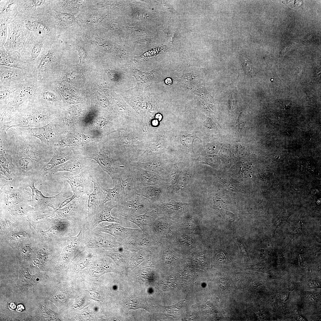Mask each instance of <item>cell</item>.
<instances>
[{
  "mask_svg": "<svg viewBox=\"0 0 321 321\" xmlns=\"http://www.w3.org/2000/svg\"><path fill=\"white\" fill-rule=\"evenodd\" d=\"M42 47V43H37L33 48L31 53V57L32 59H34L39 56Z\"/></svg>",
  "mask_w": 321,
  "mask_h": 321,
  "instance_id": "32",
  "label": "cell"
},
{
  "mask_svg": "<svg viewBox=\"0 0 321 321\" xmlns=\"http://www.w3.org/2000/svg\"><path fill=\"white\" fill-rule=\"evenodd\" d=\"M3 66L0 67V87L21 86L31 77L26 71Z\"/></svg>",
  "mask_w": 321,
  "mask_h": 321,
  "instance_id": "10",
  "label": "cell"
},
{
  "mask_svg": "<svg viewBox=\"0 0 321 321\" xmlns=\"http://www.w3.org/2000/svg\"><path fill=\"white\" fill-rule=\"evenodd\" d=\"M218 259L219 262H221V263H224L226 262V259L224 255H223L221 254L219 255L218 257Z\"/></svg>",
  "mask_w": 321,
  "mask_h": 321,
  "instance_id": "42",
  "label": "cell"
},
{
  "mask_svg": "<svg viewBox=\"0 0 321 321\" xmlns=\"http://www.w3.org/2000/svg\"><path fill=\"white\" fill-rule=\"evenodd\" d=\"M237 240L242 252L244 255L248 257V254L242 242L239 237L237 238Z\"/></svg>",
  "mask_w": 321,
  "mask_h": 321,
  "instance_id": "37",
  "label": "cell"
},
{
  "mask_svg": "<svg viewBox=\"0 0 321 321\" xmlns=\"http://www.w3.org/2000/svg\"><path fill=\"white\" fill-rule=\"evenodd\" d=\"M31 194L27 187L20 186L14 189L13 186L6 182L0 188L1 204L5 207H12L30 200Z\"/></svg>",
  "mask_w": 321,
  "mask_h": 321,
  "instance_id": "8",
  "label": "cell"
},
{
  "mask_svg": "<svg viewBox=\"0 0 321 321\" xmlns=\"http://www.w3.org/2000/svg\"><path fill=\"white\" fill-rule=\"evenodd\" d=\"M29 200L11 207L9 209L10 214L14 217H20L33 211L34 208L30 204Z\"/></svg>",
  "mask_w": 321,
  "mask_h": 321,
  "instance_id": "23",
  "label": "cell"
},
{
  "mask_svg": "<svg viewBox=\"0 0 321 321\" xmlns=\"http://www.w3.org/2000/svg\"><path fill=\"white\" fill-rule=\"evenodd\" d=\"M21 86L0 87V101L3 100L8 98Z\"/></svg>",
  "mask_w": 321,
  "mask_h": 321,
  "instance_id": "27",
  "label": "cell"
},
{
  "mask_svg": "<svg viewBox=\"0 0 321 321\" xmlns=\"http://www.w3.org/2000/svg\"><path fill=\"white\" fill-rule=\"evenodd\" d=\"M0 177L10 183L14 180L15 166L12 158L8 151L4 147L0 146Z\"/></svg>",
  "mask_w": 321,
  "mask_h": 321,
  "instance_id": "15",
  "label": "cell"
},
{
  "mask_svg": "<svg viewBox=\"0 0 321 321\" xmlns=\"http://www.w3.org/2000/svg\"><path fill=\"white\" fill-rule=\"evenodd\" d=\"M154 204L161 210L166 216H169L174 213L181 211L189 205L188 203L174 201L166 202H160Z\"/></svg>",
  "mask_w": 321,
  "mask_h": 321,
  "instance_id": "22",
  "label": "cell"
},
{
  "mask_svg": "<svg viewBox=\"0 0 321 321\" xmlns=\"http://www.w3.org/2000/svg\"><path fill=\"white\" fill-rule=\"evenodd\" d=\"M74 158L72 153L67 148L54 147L53 156L49 161L43 167V170L46 174L54 167Z\"/></svg>",
  "mask_w": 321,
  "mask_h": 321,
  "instance_id": "18",
  "label": "cell"
},
{
  "mask_svg": "<svg viewBox=\"0 0 321 321\" xmlns=\"http://www.w3.org/2000/svg\"><path fill=\"white\" fill-rule=\"evenodd\" d=\"M0 136V146L8 151L15 166L14 179L9 183L27 188L42 180L46 174L43 168L53 152L44 149L38 138L20 127H11Z\"/></svg>",
  "mask_w": 321,
  "mask_h": 321,
  "instance_id": "1",
  "label": "cell"
},
{
  "mask_svg": "<svg viewBox=\"0 0 321 321\" xmlns=\"http://www.w3.org/2000/svg\"><path fill=\"white\" fill-rule=\"evenodd\" d=\"M119 243L124 249L136 252L156 244L155 240L152 235L142 231L129 236Z\"/></svg>",
  "mask_w": 321,
  "mask_h": 321,
  "instance_id": "13",
  "label": "cell"
},
{
  "mask_svg": "<svg viewBox=\"0 0 321 321\" xmlns=\"http://www.w3.org/2000/svg\"><path fill=\"white\" fill-rule=\"evenodd\" d=\"M89 247L112 248L122 247L114 237L108 236L97 235L89 241Z\"/></svg>",
  "mask_w": 321,
  "mask_h": 321,
  "instance_id": "21",
  "label": "cell"
},
{
  "mask_svg": "<svg viewBox=\"0 0 321 321\" xmlns=\"http://www.w3.org/2000/svg\"><path fill=\"white\" fill-rule=\"evenodd\" d=\"M6 24L3 23L0 26V45H3L5 42L7 35Z\"/></svg>",
  "mask_w": 321,
  "mask_h": 321,
  "instance_id": "31",
  "label": "cell"
},
{
  "mask_svg": "<svg viewBox=\"0 0 321 321\" xmlns=\"http://www.w3.org/2000/svg\"><path fill=\"white\" fill-rule=\"evenodd\" d=\"M134 192L154 204L160 198L162 194V190L160 186L153 185L139 186L135 188Z\"/></svg>",
  "mask_w": 321,
  "mask_h": 321,
  "instance_id": "20",
  "label": "cell"
},
{
  "mask_svg": "<svg viewBox=\"0 0 321 321\" xmlns=\"http://www.w3.org/2000/svg\"><path fill=\"white\" fill-rule=\"evenodd\" d=\"M219 284L221 288L224 290L228 289L230 286V283L229 280L224 278H222L220 279Z\"/></svg>",
  "mask_w": 321,
  "mask_h": 321,
  "instance_id": "34",
  "label": "cell"
},
{
  "mask_svg": "<svg viewBox=\"0 0 321 321\" xmlns=\"http://www.w3.org/2000/svg\"><path fill=\"white\" fill-rule=\"evenodd\" d=\"M76 198H77L75 194H73L71 196L67 198L63 201L59 206L58 209L61 208L65 205L70 203Z\"/></svg>",
  "mask_w": 321,
  "mask_h": 321,
  "instance_id": "36",
  "label": "cell"
},
{
  "mask_svg": "<svg viewBox=\"0 0 321 321\" xmlns=\"http://www.w3.org/2000/svg\"><path fill=\"white\" fill-rule=\"evenodd\" d=\"M163 213L158 207L141 215H128L121 212L119 213V215L120 218L133 223L140 228L143 233L151 235V228L153 223Z\"/></svg>",
  "mask_w": 321,
  "mask_h": 321,
  "instance_id": "11",
  "label": "cell"
},
{
  "mask_svg": "<svg viewBox=\"0 0 321 321\" xmlns=\"http://www.w3.org/2000/svg\"><path fill=\"white\" fill-rule=\"evenodd\" d=\"M27 29L29 30L39 32L47 33L49 32V29L45 25L37 21H27L25 24Z\"/></svg>",
  "mask_w": 321,
  "mask_h": 321,
  "instance_id": "25",
  "label": "cell"
},
{
  "mask_svg": "<svg viewBox=\"0 0 321 321\" xmlns=\"http://www.w3.org/2000/svg\"><path fill=\"white\" fill-rule=\"evenodd\" d=\"M64 3V7H70L75 5L78 3L77 1H65Z\"/></svg>",
  "mask_w": 321,
  "mask_h": 321,
  "instance_id": "38",
  "label": "cell"
},
{
  "mask_svg": "<svg viewBox=\"0 0 321 321\" xmlns=\"http://www.w3.org/2000/svg\"><path fill=\"white\" fill-rule=\"evenodd\" d=\"M9 306L10 308L12 309H14L16 308V305L13 302H11L9 304Z\"/></svg>",
  "mask_w": 321,
  "mask_h": 321,
  "instance_id": "44",
  "label": "cell"
},
{
  "mask_svg": "<svg viewBox=\"0 0 321 321\" xmlns=\"http://www.w3.org/2000/svg\"><path fill=\"white\" fill-rule=\"evenodd\" d=\"M97 140L96 138L77 133L67 137L60 136L55 142L54 147L88 145L92 144Z\"/></svg>",
  "mask_w": 321,
  "mask_h": 321,
  "instance_id": "16",
  "label": "cell"
},
{
  "mask_svg": "<svg viewBox=\"0 0 321 321\" xmlns=\"http://www.w3.org/2000/svg\"><path fill=\"white\" fill-rule=\"evenodd\" d=\"M40 81L31 77L17 90L5 100L0 101V122H7L20 108L35 100Z\"/></svg>",
  "mask_w": 321,
  "mask_h": 321,
  "instance_id": "3",
  "label": "cell"
},
{
  "mask_svg": "<svg viewBox=\"0 0 321 321\" xmlns=\"http://www.w3.org/2000/svg\"><path fill=\"white\" fill-rule=\"evenodd\" d=\"M117 205L112 202H108L105 204L99 211L94 215L96 219L99 222L106 221L121 224L126 227L131 228V222L128 220L116 217H112L111 214V210Z\"/></svg>",
  "mask_w": 321,
  "mask_h": 321,
  "instance_id": "19",
  "label": "cell"
},
{
  "mask_svg": "<svg viewBox=\"0 0 321 321\" xmlns=\"http://www.w3.org/2000/svg\"><path fill=\"white\" fill-rule=\"evenodd\" d=\"M165 82L167 84L170 85L171 84L172 81L171 79L168 78L166 79Z\"/></svg>",
  "mask_w": 321,
  "mask_h": 321,
  "instance_id": "45",
  "label": "cell"
},
{
  "mask_svg": "<svg viewBox=\"0 0 321 321\" xmlns=\"http://www.w3.org/2000/svg\"><path fill=\"white\" fill-rule=\"evenodd\" d=\"M185 300L180 301L179 303L173 306L166 308V310L171 313H174L180 310L184 305Z\"/></svg>",
  "mask_w": 321,
  "mask_h": 321,
  "instance_id": "33",
  "label": "cell"
},
{
  "mask_svg": "<svg viewBox=\"0 0 321 321\" xmlns=\"http://www.w3.org/2000/svg\"><path fill=\"white\" fill-rule=\"evenodd\" d=\"M55 116L52 107L35 100L20 108L9 122H0V128L7 131L12 127H40L52 122Z\"/></svg>",
  "mask_w": 321,
  "mask_h": 321,
  "instance_id": "2",
  "label": "cell"
},
{
  "mask_svg": "<svg viewBox=\"0 0 321 321\" xmlns=\"http://www.w3.org/2000/svg\"><path fill=\"white\" fill-rule=\"evenodd\" d=\"M127 175L132 179L135 188L141 185H153L160 186L164 183V180L158 174L139 167L129 168L127 169Z\"/></svg>",
  "mask_w": 321,
  "mask_h": 321,
  "instance_id": "9",
  "label": "cell"
},
{
  "mask_svg": "<svg viewBox=\"0 0 321 321\" xmlns=\"http://www.w3.org/2000/svg\"><path fill=\"white\" fill-rule=\"evenodd\" d=\"M20 128L29 135L38 138L44 149L53 152L54 144L60 136L56 120L54 119L48 124L40 127Z\"/></svg>",
  "mask_w": 321,
  "mask_h": 321,
  "instance_id": "7",
  "label": "cell"
},
{
  "mask_svg": "<svg viewBox=\"0 0 321 321\" xmlns=\"http://www.w3.org/2000/svg\"><path fill=\"white\" fill-rule=\"evenodd\" d=\"M57 15L58 20L63 24H68L73 21V17L69 14L58 12Z\"/></svg>",
  "mask_w": 321,
  "mask_h": 321,
  "instance_id": "29",
  "label": "cell"
},
{
  "mask_svg": "<svg viewBox=\"0 0 321 321\" xmlns=\"http://www.w3.org/2000/svg\"><path fill=\"white\" fill-rule=\"evenodd\" d=\"M32 1L33 5L35 7L41 6L45 2V0H34Z\"/></svg>",
  "mask_w": 321,
  "mask_h": 321,
  "instance_id": "40",
  "label": "cell"
},
{
  "mask_svg": "<svg viewBox=\"0 0 321 321\" xmlns=\"http://www.w3.org/2000/svg\"><path fill=\"white\" fill-rule=\"evenodd\" d=\"M194 139L193 135L189 134L182 137L181 142L184 146L193 150V142Z\"/></svg>",
  "mask_w": 321,
  "mask_h": 321,
  "instance_id": "30",
  "label": "cell"
},
{
  "mask_svg": "<svg viewBox=\"0 0 321 321\" xmlns=\"http://www.w3.org/2000/svg\"><path fill=\"white\" fill-rule=\"evenodd\" d=\"M18 58V54L16 53L8 55L0 58V65L23 70L19 64Z\"/></svg>",
  "mask_w": 321,
  "mask_h": 321,
  "instance_id": "24",
  "label": "cell"
},
{
  "mask_svg": "<svg viewBox=\"0 0 321 321\" xmlns=\"http://www.w3.org/2000/svg\"><path fill=\"white\" fill-rule=\"evenodd\" d=\"M155 204L144 196L134 193L128 194L120 201L121 212L130 215L143 214L155 209Z\"/></svg>",
  "mask_w": 321,
  "mask_h": 321,
  "instance_id": "5",
  "label": "cell"
},
{
  "mask_svg": "<svg viewBox=\"0 0 321 321\" xmlns=\"http://www.w3.org/2000/svg\"><path fill=\"white\" fill-rule=\"evenodd\" d=\"M98 226L99 231L111 235L119 243L129 236L142 231L140 229L127 227L116 223L108 226L99 224Z\"/></svg>",
  "mask_w": 321,
  "mask_h": 321,
  "instance_id": "14",
  "label": "cell"
},
{
  "mask_svg": "<svg viewBox=\"0 0 321 321\" xmlns=\"http://www.w3.org/2000/svg\"><path fill=\"white\" fill-rule=\"evenodd\" d=\"M91 170L87 169L74 176L56 174L55 178L58 181L68 183L73 193L78 198L84 193L89 195L93 190L94 185L90 176Z\"/></svg>",
  "mask_w": 321,
  "mask_h": 321,
  "instance_id": "6",
  "label": "cell"
},
{
  "mask_svg": "<svg viewBox=\"0 0 321 321\" xmlns=\"http://www.w3.org/2000/svg\"><path fill=\"white\" fill-rule=\"evenodd\" d=\"M80 56V62L81 63L86 57L87 55L85 49L83 47H80L77 48Z\"/></svg>",
  "mask_w": 321,
  "mask_h": 321,
  "instance_id": "35",
  "label": "cell"
},
{
  "mask_svg": "<svg viewBox=\"0 0 321 321\" xmlns=\"http://www.w3.org/2000/svg\"><path fill=\"white\" fill-rule=\"evenodd\" d=\"M89 168L85 161L75 157L54 167L48 173L51 175L59 171H66L77 175Z\"/></svg>",
  "mask_w": 321,
  "mask_h": 321,
  "instance_id": "17",
  "label": "cell"
},
{
  "mask_svg": "<svg viewBox=\"0 0 321 321\" xmlns=\"http://www.w3.org/2000/svg\"><path fill=\"white\" fill-rule=\"evenodd\" d=\"M24 235L22 233H17L13 235L12 236V238L14 240H21L24 237Z\"/></svg>",
  "mask_w": 321,
  "mask_h": 321,
  "instance_id": "39",
  "label": "cell"
},
{
  "mask_svg": "<svg viewBox=\"0 0 321 321\" xmlns=\"http://www.w3.org/2000/svg\"><path fill=\"white\" fill-rule=\"evenodd\" d=\"M31 249V246L30 245H27L23 248L22 253L24 254L28 253L30 252Z\"/></svg>",
  "mask_w": 321,
  "mask_h": 321,
  "instance_id": "41",
  "label": "cell"
},
{
  "mask_svg": "<svg viewBox=\"0 0 321 321\" xmlns=\"http://www.w3.org/2000/svg\"><path fill=\"white\" fill-rule=\"evenodd\" d=\"M126 307L129 309L136 310L139 308L145 309L144 305L138 300L134 298H130L126 302Z\"/></svg>",
  "mask_w": 321,
  "mask_h": 321,
  "instance_id": "28",
  "label": "cell"
},
{
  "mask_svg": "<svg viewBox=\"0 0 321 321\" xmlns=\"http://www.w3.org/2000/svg\"><path fill=\"white\" fill-rule=\"evenodd\" d=\"M90 176L94 185L93 191L89 195L87 204V212L89 216L97 213L104 205L103 201L105 198V189L100 184L98 174L91 170Z\"/></svg>",
  "mask_w": 321,
  "mask_h": 321,
  "instance_id": "12",
  "label": "cell"
},
{
  "mask_svg": "<svg viewBox=\"0 0 321 321\" xmlns=\"http://www.w3.org/2000/svg\"><path fill=\"white\" fill-rule=\"evenodd\" d=\"M64 182V186L62 191L57 195L50 197L44 196L41 191L35 187L34 183L32 184L29 186L32 192V199L29 200L30 204L38 209H43L47 206L56 209L55 205H60L63 201L73 194L68 183Z\"/></svg>",
  "mask_w": 321,
  "mask_h": 321,
  "instance_id": "4",
  "label": "cell"
},
{
  "mask_svg": "<svg viewBox=\"0 0 321 321\" xmlns=\"http://www.w3.org/2000/svg\"><path fill=\"white\" fill-rule=\"evenodd\" d=\"M163 259L167 264H170L173 261L175 255L168 245H163Z\"/></svg>",
  "mask_w": 321,
  "mask_h": 321,
  "instance_id": "26",
  "label": "cell"
},
{
  "mask_svg": "<svg viewBox=\"0 0 321 321\" xmlns=\"http://www.w3.org/2000/svg\"><path fill=\"white\" fill-rule=\"evenodd\" d=\"M17 309L19 311H21L24 309V308L22 305L19 304L17 306Z\"/></svg>",
  "mask_w": 321,
  "mask_h": 321,
  "instance_id": "43",
  "label": "cell"
}]
</instances>
